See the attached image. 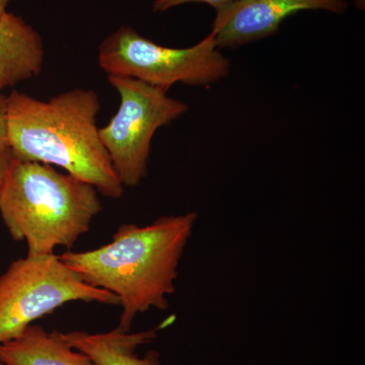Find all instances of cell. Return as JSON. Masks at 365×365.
<instances>
[{"label":"cell","mask_w":365,"mask_h":365,"mask_svg":"<svg viewBox=\"0 0 365 365\" xmlns=\"http://www.w3.org/2000/svg\"><path fill=\"white\" fill-rule=\"evenodd\" d=\"M98 63L108 76L137 79L165 91L177 83L212 86L227 78L232 69L211 34L192 47L170 48L127 26L101 43Z\"/></svg>","instance_id":"cell-4"},{"label":"cell","mask_w":365,"mask_h":365,"mask_svg":"<svg viewBox=\"0 0 365 365\" xmlns=\"http://www.w3.org/2000/svg\"><path fill=\"white\" fill-rule=\"evenodd\" d=\"M103 211L98 190L69 174L37 162L14 158L0 198V215L26 255L71 250Z\"/></svg>","instance_id":"cell-3"},{"label":"cell","mask_w":365,"mask_h":365,"mask_svg":"<svg viewBox=\"0 0 365 365\" xmlns=\"http://www.w3.org/2000/svg\"><path fill=\"white\" fill-rule=\"evenodd\" d=\"M0 361L4 365H96L69 345L61 332H48L34 324L16 339L0 344Z\"/></svg>","instance_id":"cell-10"},{"label":"cell","mask_w":365,"mask_h":365,"mask_svg":"<svg viewBox=\"0 0 365 365\" xmlns=\"http://www.w3.org/2000/svg\"><path fill=\"white\" fill-rule=\"evenodd\" d=\"M6 143V96L0 93V145Z\"/></svg>","instance_id":"cell-13"},{"label":"cell","mask_w":365,"mask_h":365,"mask_svg":"<svg viewBox=\"0 0 365 365\" xmlns=\"http://www.w3.org/2000/svg\"><path fill=\"white\" fill-rule=\"evenodd\" d=\"M14 158L13 153L7 144L0 145V198H1Z\"/></svg>","instance_id":"cell-12"},{"label":"cell","mask_w":365,"mask_h":365,"mask_svg":"<svg viewBox=\"0 0 365 365\" xmlns=\"http://www.w3.org/2000/svg\"><path fill=\"white\" fill-rule=\"evenodd\" d=\"M9 0H0V18H1L2 14L6 13L7 6H9Z\"/></svg>","instance_id":"cell-14"},{"label":"cell","mask_w":365,"mask_h":365,"mask_svg":"<svg viewBox=\"0 0 365 365\" xmlns=\"http://www.w3.org/2000/svg\"><path fill=\"white\" fill-rule=\"evenodd\" d=\"M101 101L93 88H72L48 101L19 91L6 96V143L14 158L55 165L109 198L123 196L97 117Z\"/></svg>","instance_id":"cell-2"},{"label":"cell","mask_w":365,"mask_h":365,"mask_svg":"<svg viewBox=\"0 0 365 365\" xmlns=\"http://www.w3.org/2000/svg\"><path fill=\"white\" fill-rule=\"evenodd\" d=\"M235 0H155L153 4V11L157 13H163L182 4H206L212 6L215 11H222L230 4H234Z\"/></svg>","instance_id":"cell-11"},{"label":"cell","mask_w":365,"mask_h":365,"mask_svg":"<svg viewBox=\"0 0 365 365\" xmlns=\"http://www.w3.org/2000/svg\"><path fill=\"white\" fill-rule=\"evenodd\" d=\"M196 220V212H188L163 216L145 227L125 223L104 246L67 251L59 258L88 284L116 295L122 307L117 328L129 332L139 314L169 307Z\"/></svg>","instance_id":"cell-1"},{"label":"cell","mask_w":365,"mask_h":365,"mask_svg":"<svg viewBox=\"0 0 365 365\" xmlns=\"http://www.w3.org/2000/svg\"><path fill=\"white\" fill-rule=\"evenodd\" d=\"M347 0H235L216 11L211 35L220 50L271 37L290 16L302 11L342 14Z\"/></svg>","instance_id":"cell-7"},{"label":"cell","mask_w":365,"mask_h":365,"mask_svg":"<svg viewBox=\"0 0 365 365\" xmlns=\"http://www.w3.org/2000/svg\"><path fill=\"white\" fill-rule=\"evenodd\" d=\"M108 81L119 93L120 105L98 134L120 182L132 188L148 176L155 132L186 114L189 106L137 79L108 76Z\"/></svg>","instance_id":"cell-6"},{"label":"cell","mask_w":365,"mask_h":365,"mask_svg":"<svg viewBox=\"0 0 365 365\" xmlns=\"http://www.w3.org/2000/svg\"><path fill=\"white\" fill-rule=\"evenodd\" d=\"M45 48L37 31L21 16L6 11L0 18V93L39 76Z\"/></svg>","instance_id":"cell-8"},{"label":"cell","mask_w":365,"mask_h":365,"mask_svg":"<svg viewBox=\"0 0 365 365\" xmlns=\"http://www.w3.org/2000/svg\"><path fill=\"white\" fill-rule=\"evenodd\" d=\"M73 302L119 306L116 295L88 284L57 255L16 259L0 275V344Z\"/></svg>","instance_id":"cell-5"},{"label":"cell","mask_w":365,"mask_h":365,"mask_svg":"<svg viewBox=\"0 0 365 365\" xmlns=\"http://www.w3.org/2000/svg\"><path fill=\"white\" fill-rule=\"evenodd\" d=\"M160 329L137 333L115 328L105 333L72 331L61 334L69 345L88 355L96 365H160L158 352L148 351L143 357L136 354L137 348L155 339Z\"/></svg>","instance_id":"cell-9"},{"label":"cell","mask_w":365,"mask_h":365,"mask_svg":"<svg viewBox=\"0 0 365 365\" xmlns=\"http://www.w3.org/2000/svg\"><path fill=\"white\" fill-rule=\"evenodd\" d=\"M0 365H4V364H2V362H1V361H0Z\"/></svg>","instance_id":"cell-15"}]
</instances>
